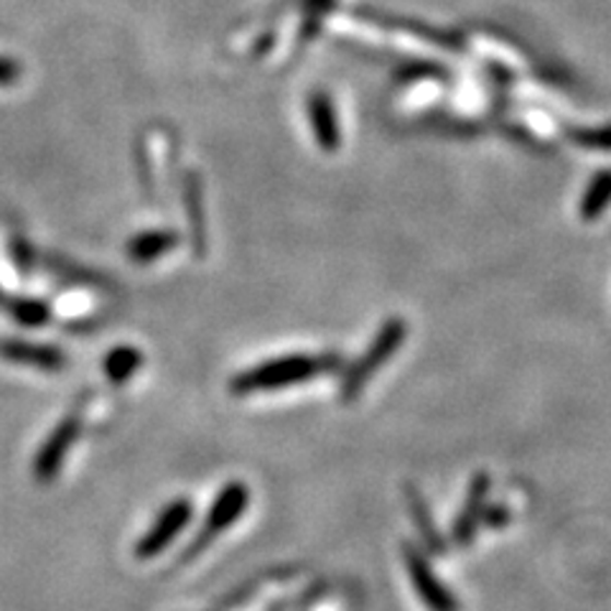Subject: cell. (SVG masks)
<instances>
[{
    "label": "cell",
    "mask_w": 611,
    "mask_h": 611,
    "mask_svg": "<svg viewBox=\"0 0 611 611\" xmlns=\"http://www.w3.org/2000/svg\"><path fill=\"white\" fill-rule=\"evenodd\" d=\"M486 490H490V479H486L484 474H479L469 490L467 507H463V513L459 515V520H456V525H454L456 543H467V540L474 538L477 525L484 517V509H486V505H484Z\"/></svg>",
    "instance_id": "obj_8"
},
{
    "label": "cell",
    "mask_w": 611,
    "mask_h": 611,
    "mask_svg": "<svg viewBox=\"0 0 611 611\" xmlns=\"http://www.w3.org/2000/svg\"><path fill=\"white\" fill-rule=\"evenodd\" d=\"M77 436H80V421H77L74 415L61 421L57 428L51 431V436L46 438V444L42 446V451L36 454L34 461V477L38 482H51V479L59 474L61 463H64Z\"/></svg>",
    "instance_id": "obj_4"
},
{
    "label": "cell",
    "mask_w": 611,
    "mask_h": 611,
    "mask_svg": "<svg viewBox=\"0 0 611 611\" xmlns=\"http://www.w3.org/2000/svg\"><path fill=\"white\" fill-rule=\"evenodd\" d=\"M176 245H179V235H176V232L149 230L130 239L128 255H130V260L141 262V266H149V262L164 258L166 252H172Z\"/></svg>",
    "instance_id": "obj_7"
},
{
    "label": "cell",
    "mask_w": 611,
    "mask_h": 611,
    "mask_svg": "<svg viewBox=\"0 0 611 611\" xmlns=\"http://www.w3.org/2000/svg\"><path fill=\"white\" fill-rule=\"evenodd\" d=\"M321 362L312 357H281L268 362V365H258L255 369L237 375L232 380V392L235 396H250V392L262 390H281L285 385L308 380V377L319 373Z\"/></svg>",
    "instance_id": "obj_1"
},
{
    "label": "cell",
    "mask_w": 611,
    "mask_h": 611,
    "mask_svg": "<svg viewBox=\"0 0 611 611\" xmlns=\"http://www.w3.org/2000/svg\"><path fill=\"white\" fill-rule=\"evenodd\" d=\"M312 118L316 122V133H319L321 145H334L337 143V130H334V118H331V110L327 105V99L316 97L312 103Z\"/></svg>",
    "instance_id": "obj_11"
},
{
    "label": "cell",
    "mask_w": 611,
    "mask_h": 611,
    "mask_svg": "<svg viewBox=\"0 0 611 611\" xmlns=\"http://www.w3.org/2000/svg\"><path fill=\"white\" fill-rule=\"evenodd\" d=\"M8 312L13 314V319L23 324V327H44L49 321V306L42 304V301L34 298H21V301H11Z\"/></svg>",
    "instance_id": "obj_10"
},
{
    "label": "cell",
    "mask_w": 611,
    "mask_h": 611,
    "mask_svg": "<svg viewBox=\"0 0 611 611\" xmlns=\"http://www.w3.org/2000/svg\"><path fill=\"white\" fill-rule=\"evenodd\" d=\"M410 502H413V515H415V520L418 525H421V532H423V538L428 540V545L433 548V551L440 553L444 551V545H440V540L436 536V530H433V522H431V517L425 515V507H423V502L415 497V494H410Z\"/></svg>",
    "instance_id": "obj_12"
},
{
    "label": "cell",
    "mask_w": 611,
    "mask_h": 611,
    "mask_svg": "<svg viewBox=\"0 0 611 611\" xmlns=\"http://www.w3.org/2000/svg\"><path fill=\"white\" fill-rule=\"evenodd\" d=\"M406 563H408L410 578H413L415 584V591L421 594V599L428 604L431 611H459L451 594L438 584V578L431 574V566L425 563V559L415 551V548H406Z\"/></svg>",
    "instance_id": "obj_6"
},
{
    "label": "cell",
    "mask_w": 611,
    "mask_h": 611,
    "mask_svg": "<svg viewBox=\"0 0 611 611\" xmlns=\"http://www.w3.org/2000/svg\"><path fill=\"white\" fill-rule=\"evenodd\" d=\"M141 362H143V354L138 352L136 346L122 344L105 357V375L110 377V383H118V385L128 383L130 377L138 373Z\"/></svg>",
    "instance_id": "obj_9"
},
{
    "label": "cell",
    "mask_w": 611,
    "mask_h": 611,
    "mask_svg": "<svg viewBox=\"0 0 611 611\" xmlns=\"http://www.w3.org/2000/svg\"><path fill=\"white\" fill-rule=\"evenodd\" d=\"M0 357L13 362V365L42 369V373H59L67 365L64 352L57 350V346L23 342V339H5V342H0Z\"/></svg>",
    "instance_id": "obj_5"
},
{
    "label": "cell",
    "mask_w": 611,
    "mask_h": 611,
    "mask_svg": "<svg viewBox=\"0 0 611 611\" xmlns=\"http://www.w3.org/2000/svg\"><path fill=\"white\" fill-rule=\"evenodd\" d=\"M191 520V502L189 500H176L168 505L164 513L158 515V520L151 525V530L145 532V536L138 540L136 545V555L138 559L149 561V559H156L166 551L168 545L174 543V538L179 536V532L187 528Z\"/></svg>",
    "instance_id": "obj_3"
},
{
    "label": "cell",
    "mask_w": 611,
    "mask_h": 611,
    "mask_svg": "<svg viewBox=\"0 0 611 611\" xmlns=\"http://www.w3.org/2000/svg\"><path fill=\"white\" fill-rule=\"evenodd\" d=\"M23 67L11 57H0V87H11L21 80Z\"/></svg>",
    "instance_id": "obj_13"
},
{
    "label": "cell",
    "mask_w": 611,
    "mask_h": 611,
    "mask_svg": "<svg viewBox=\"0 0 611 611\" xmlns=\"http://www.w3.org/2000/svg\"><path fill=\"white\" fill-rule=\"evenodd\" d=\"M247 502H250V492H247V486L243 482H230L227 486H222V492L216 494L212 509H209L202 536H199L195 545H191L189 559L191 555L202 553L204 545L212 543L216 536H222L230 525H235L247 509Z\"/></svg>",
    "instance_id": "obj_2"
}]
</instances>
